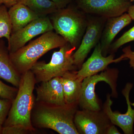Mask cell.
Segmentation results:
<instances>
[{
    "label": "cell",
    "mask_w": 134,
    "mask_h": 134,
    "mask_svg": "<svg viewBox=\"0 0 134 134\" xmlns=\"http://www.w3.org/2000/svg\"><path fill=\"white\" fill-rule=\"evenodd\" d=\"M78 107V104L58 105L36 102L32 113V125L60 134H79L74 122Z\"/></svg>",
    "instance_id": "cell-1"
},
{
    "label": "cell",
    "mask_w": 134,
    "mask_h": 134,
    "mask_svg": "<svg viewBox=\"0 0 134 134\" xmlns=\"http://www.w3.org/2000/svg\"><path fill=\"white\" fill-rule=\"evenodd\" d=\"M36 83L35 76L30 70L21 75L17 93L3 126H16L30 133L35 131L31 116L36 103L33 91Z\"/></svg>",
    "instance_id": "cell-2"
},
{
    "label": "cell",
    "mask_w": 134,
    "mask_h": 134,
    "mask_svg": "<svg viewBox=\"0 0 134 134\" xmlns=\"http://www.w3.org/2000/svg\"><path fill=\"white\" fill-rule=\"evenodd\" d=\"M68 43L62 37L53 31L47 32L15 52L10 53V59L17 71L21 75L30 70L46 53Z\"/></svg>",
    "instance_id": "cell-3"
},
{
    "label": "cell",
    "mask_w": 134,
    "mask_h": 134,
    "mask_svg": "<svg viewBox=\"0 0 134 134\" xmlns=\"http://www.w3.org/2000/svg\"><path fill=\"white\" fill-rule=\"evenodd\" d=\"M49 17L53 30L73 47H78L86 31L88 20L72 7L60 9Z\"/></svg>",
    "instance_id": "cell-4"
},
{
    "label": "cell",
    "mask_w": 134,
    "mask_h": 134,
    "mask_svg": "<svg viewBox=\"0 0 134 134\" xmlns=\"http://www.w3.org/2000/svg\"><path fill=\"white\" fill-rule=\"evenodd\" d=\"M54 52L50 62H37L30 70L33 73L36 83L47 81L58 77H62L70 71L76 70L73 54L76 48L69 43Z\"/></svg>",
    "instance_id": "cell-5"
},
{
    "label": "cell",
    "mask_w": 134,
    "mask_h": 134,
    "mask_svg": "<svg viewBox=\"0 0 134 134\" xmlns=\"http://www.w3.org/2000/svg\"><path fill=\"white\" fill-rule=\"evenodd\" d=\"M118 75V70L107 68L100 74L84 78L82 82L78 100V105L81 109L101 110L95 92L96 85L100 82L104 81L108 83L111 90V97L117 98L118 97L117 83Z\"/></svg>",
    "instance_id": "cell-6"
},
{
    "label": "cell",
    "mask_w": 134,
    "mask_h": 134,
    "mask_svg": "<svg viewBox=\"0 0 134 134\" xmlns=\"http://www.w3.org/2000/svg\"><path fill=\"white\" fill-rule=\"evenodd\" d=\"M83 12L108 18L120 16L132 5L130 0H77Z\"/></svg>",
    "instance_id": "cell-7"
},
{
    "label": "cell",
    "mask_w": 134,
    "mask_h": 134,
    "mask_svg": "<svg viewBox=\"0 0 134 134\" xmlns=\"http://www.w3.org/2000/svg\"><path fill=\"white\" fill-rule=\"evenodd\" d=\"M74 122L79 134H105L107 128L111 124L102 110H77Z\"/></svg>",
    "instance_id": "cell-8"
},
{
    "label": "cell",
    "mask_w": 134,
    "mask_h": 134,
    "mask_svg": "<svg viewBox=\"0 0 134 134\" xmlns=\"http://www.w3.org/2000/svg\"><path fill=\"white\" fill-rule=\"evenodd\" d=\"M52 31H53V28L48 16L32 21L22 29L11 33L8 42L10 53L16 52L36 36Z\"/></svg>",
    "instance_id": "cell-9"
},
{
    "label": "cell",
    "mask_w": 134,
    "mask_h": 134,
    "mask_svg": "<svg viewBox=\"0 0 134 134\" xmlns=\"http://www.w3.org/2000/svg\"><path fill=\"white\" fill-rule=\"evenodd\" d=\"M107 19L98 16L88 20L85 33L78 48L73 54L75 65L78 69L81 68L91 49L98 43Z\"/></svg>",
    "instance_id": "cell-10"
},
{
    "label": "cell",
    "mask_w": 134,
    "mask_h": 134,
    "mask_svg": "<svg viewBox=\"0 0 134 134\" xmlns=\"http://www.w3.org/2000/svg\"><path fill=\"white\" fill-rule=\"evenodd\" d=\"M133 86L132 83H128L122 91L127 105V110L125 113L121 114L117 111H112L111 107L113 101L111 99V94L109 93L107 95L106 100L102 109L111 123L120 128L125 134H133L134 109L132 108L129 98L130 92Z\"/></svg>",
    "instance_id": "cell-11"
},
{
    "label": "cell",
    "mask_w": 134,
    "mask_h": 134,
    "mask_svg": "<svg viewBox=\"0 0 134 134\" xmlns=\"http://www.w3.org/2000/svg\"><path fill=\"white\" fill-rule=\"evenodd\" d=\"M36 102L46 104L62 105L65 103L61 77L42 82L36 88Z\"/></svg>",
    "instance_id": "cell-12"
},
{
    "label": "cell",
    "mask_w": 134,
    "mask_h": 134,
    "mask_svg": "<svg viewBox=\"0 0 134 134\" xmlns=\"http://www.w3.org/2000/svg\"><path fill=\"white\" fill-rule=\"evenodd\" d=\"M114 55L111 54L107 56L102 54L99 42L96 45L91 57L83 63L81 68L77 71V75L83 80L88 77L98 74L106 69L108 65L113 63L121 61L119 58L114 59Z\"/></svg>",
    "instance_id": "cell-13"
},
{
    "label": "cell",
    "mask_w": 134,
    "mask_h": 134,
    "mask_svg": "<svg viewBox=\"0 0 134 134\" xmlns=\"http://www.w3.org/2000/svg\"><path fill=\"white\" fill-rule=\"evenodd\" d=\"M132 19L128 14L120 16L108 18L100 37V48L102 54L106 56L110 46L115 36L122 29L131 23Z\"/></svg>",
    "instance_id": "cell-14"
},
{
    "label": "cell",
    "mask_w": 134,
    "mask_h": 134,
    "mask_svg": "<svg viewBox=\"0 0 134 134\" xmlns=\"http://www.w3.org/2000/svg\"><path fill=\"white\" fill-rule=\"evenodd\" d=\"M21 76L12 63L8 46L0 38V78L18 88Z\"/></svg>",
    "instance_id": "cell-15"
},
{
    "label": "cell",
    "mask_w": 134,
    "mask_h": 134,
    "mask_svg": "<svg viewBox=\"0 0 134 134\" xmlns=\"http://www.w3.org/2000/svg\"><path fill=\"white\" fill-rule=\"evenodd\" d=\"M77 71H69L61 77L66 104H78L83 80L78 76Z\"/></svg>",
    "instance_id": "cell-16"
},
{
    "label": "cell",
    "mask_w": 134,
    "mask_h": 134,
    "mask_svg": "<svg viewBox=\"0 0 134 134\" xmlns=\"http://www.w3.org/2000/svg\"><path fill=\"white\" fill-rule=\"evenodd\" d=\"M8 11L12 25V33L41 17L25 5L19 3L10 8Z\"/></svg>",
    "instance_id": "cell-17"
},
{
    "label": "cell",
    "mask_w": 134,
    "mask_h": 134,
    "mask_svg": "<svg viewBox=\"0 0 134 134\" xmlns=\"http://www.w3.org/2000/svg\"><path fill=\"white\" fill-rule=\"evenodd\" d=\"M17 3L25 5L40 17L48 16L59 9L50 0H18Z\"/></svg>",
    "instance_id": "cell-18"
},
{
    "label": "cell",
    "mask_w": 134,
    "mask_h": 134,
    "mask_svg": "<svg viewBox=\"0 0 134 134\" xmlns=\"http://www.w3.org/2000/svg\"><path fill=\"white\" fill-rule=\"evenodd\" d=\"M8 11L5 5L0 6V38H5L8 42L12 33V25Z\"/></svg>",
    "instance_id": "cell-19"
},
{
    "label": "cell",
    "mask_w": 134,
    "mask_h": 134,
    "mask_svg": "<svg viewBox=\"0 0 134 134\" xmlns=\"http://www.w3.org/2000/svg\"><path fill=\"white\" fill-rule=\"evenodd\" d=\"M132 41H134V26L111 44L108 52L113 54L121 46Z\"/></svg>",
    "instance_id": "cell-20"
},
{
    "label": "cell",
    "mask_w": 134,
    "mask_h": 134,
    "mask_svg": "<svg viewBox=\"0 0 134 134\" xmlns=\"http://www.w3.org/2000/svg\"><path fill=\"white\" fill-rule=\"evenodd\" d=\"M18 91V88L8 86L0 80V97L13 101Z\"/></svg>",
    "instance_id": "cell-21"
},
{
    "label": "cell",
    "mask_w": 134,
    "mask_h": 134,
    "mask_svg": "<svg viewBox=\"0 0 134 134\" xmlns=\"http://www.w3.org/2000/svg\"><path fill=\"white\" fill-rule=\"evenodd\" d=\"M12 101L5 99H0V125H3L7 117Z\"/></svg>",
    "instance_id": "cell-22"
},
{
    "label": "cell",
    "mask_w": 134,
    "mask_h": 134,
    "mask_svg": "<svg viewBox=\"0 0 134 134\" xmlns=\"http://www.w3.org/2000/svg\"><path fill=\"white\" fill-rule=\"evenodd\" d=\"M30 133L26 130L16 126H3L2 134H25Z\"/></svg>",
    "instance_id": "cell-23"
},
{
    "label": "cell",
    "mask_w": 134,
    "mask_h": 134,
    "mask_svg": "<svg viewBox=\"0 0 134 134\" xmlns=\"http://www.w3.org/2000/svg\"><path fill=\"white\" fill-rule=\"evenodd\" d=\"M122 51L124 54L119 57L121 61L126 59H129L130 67L134 69V52L131 50L130 46L125 47L122 50Z\"/></svg>",
    "instance_id": "cell-24"
},
{
    "label": "cell",
    "mask_w": 134,
    "mask_h": 134,
    "mask_svg": "<svg viewBox=\"0 0 134 134\" xmlns=\"http://www.w3.org/2000/svg\"><path fill=\"white\" fill-rule=\"evenodd\" d=\"M55 3L59 9L66 7L72 2V0H50Z\"/></svg>",
    "instance_id": "cell-25"
},
{
    "label": "cell",
    "mask_w": 134,
    "mask_h": 134,
    "mask_svg": "<svg viewBox=\"0 0 134 134\" xmlns=\"http://www.w3.org/2000/svg\"><path fill=\"white\" fill-rule=\"evenodd\" d=\"M121 133L118 131L115 125L112 123L109 125L106 130L105 134H120Z\"/></svg>",
    "instance_id": "cell-26"
},
{
    "label": "cell",
    "mask_w": 134,
    "mask_h": 134,
    "mask_svg": "<svg viewBox=\"0 0 134 134\" xmlns=\"http://www.w3.org/2000/svg\"><path fill=\"white\" fill-rule=\"evenodd\" d=\"M3 5L7 8H10L17 3L18 0H1Z\"/></svg>",
    "instance_id": "cell-27"
},
{
    "label": "cell",
    "mask_w": 134,
    "mask_h": 134,
    "mask_svg": "<svg viewBox=\"0 0 134 134\" xmlns=\"http://www.w3.org/2000/svg\"><path fill=\"white\" fill-rule=\"evenodd\" d=\"M128 14L131 18L132 20L134 19V5H131L127 11Z\"/></svg>",
    "instance_id": "cell-28"
},
{
    "label": "cell",
    "mask_w": 134,
    "mask_h": 134,
    "mask_svg": "<svg viewBox=\"0 0 134 134\" xmlns=\"http://www.w3.org/2000/svg\"><path fill=\"white\" fill-rule=\"evenodd\" d=\"M3 128V125H0V134H2V130Z\"/></svg>",
    "instance_id": "cell-29"
},
{
    "label": "cell",
    "mask_w": 134,
    "mask_h": 134,
    "mask_svg": "<svg viewBox=\"0 0 134 134\" xmlns=\"http://www.w3.org/2000/svg\"><path fill=\"white\" fill-rule=\"evenodd\" d=\"M2 2L1 1V0H0V6H1V5H2Z\"/></svg>",
    "instance_id": "cell-30"
},
{
    "label": "cell",
    "mask_w": 134,
    "mask_h": 134,
    "mask_svg": "<svg viewBox=\"0 0 134 134\" xmlns=\"http://www.w3.org/2000/svg\"><path fill=\"white\" fill-rule=\"evenodd\" d=\"M131 2L134 1V0H130Z\"/></svg>",
    "instance_id": "cell-31"
}]
</instances>
